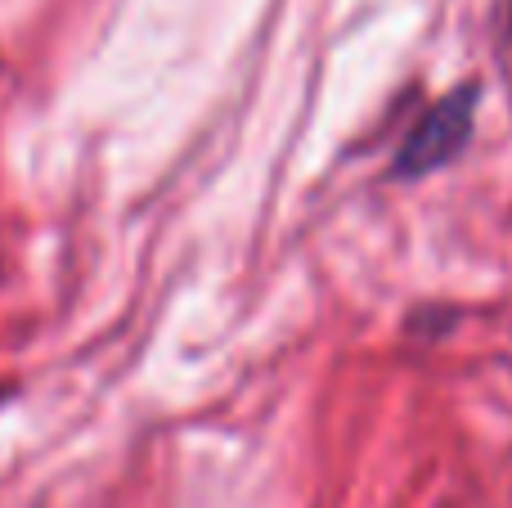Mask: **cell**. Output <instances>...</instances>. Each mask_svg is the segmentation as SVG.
Returning a JSON list of instances; mask_svg holds the SVG:
<instances>
[{
    "label": "cell",
    "mask_w": 512,
    "mask_h": 508,
    "mask_svg": "<svg viewBox=\"0 0 512 508\" xmlns=\"http://www.w3.org/2000/svg\"><path fill=\"white\" fill-rule=\"evenodd\" d=\"M472 131H477V86H459L445 99H436L423 117L405 131L396 158H391V176L396 180H423L441 171L468 149Z\"/></svg>",
    "instance_id": "cell-1"
}]
</instances>
